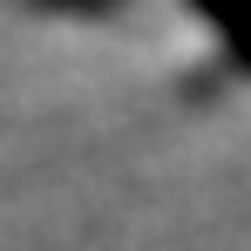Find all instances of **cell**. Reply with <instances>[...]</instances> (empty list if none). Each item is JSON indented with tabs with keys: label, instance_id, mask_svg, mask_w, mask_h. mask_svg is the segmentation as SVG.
<instances>
[{
	"label": "cell",
	"instance_id": "6da1fadb",
	"mask_svg": "<svg viewBox=\"0 0 251 251\" xmlns=\"http://www.w3.org/2000/svg\"><path fill=\"white\" fill-rule=\"evenodd\" d=\"M61 27L129 34L170 82L204 102L251 95V0H14Z\"/></svg>",
	"mask_w": 251,
	"mask_h": 251
}]
</instances>
